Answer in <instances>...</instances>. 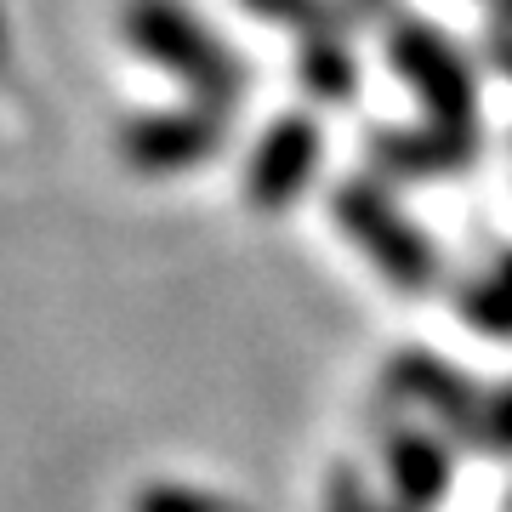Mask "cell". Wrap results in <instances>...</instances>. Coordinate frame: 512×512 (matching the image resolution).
<instances>
[{"mask_svg": "<svg viewBox=\"0 0 512 512\" xmlns=\"http://www.w3.org/2000/svg\"><path fill=\"white\" fill-rule=\"evenodd\" d=\"M120 29H126V46H137L148 63H160L171 80H183L188 92H194V103L234 109L239 97H245V63H239V52H228L183 0H126Z\"/></svg>", "mask_w": 512, "mask_h": 512, "instance_id": "obj_1", "label": "cell"}, {"mask_svg": "<svg viewBox=\"0 0 512 512\" xmlns=\"http://www.w3.org/2000/svg\"><path fill=\"white\" fill-rule=\"evenodd\" d=\"M330 211L342 222V234H348L399 291H427V285L439 279V251H433V239L421 234L416 222L404 217L376 183H365V177L342 183Z\"/></svg>", "mask_w": 512, "mask_h": 512, "instance_id": "obj_2", "label": "cell"}, {"mask_svg": "<svg viewBox=\"0 0 512 512\" xmlns=\"http://www.w3.org/2000/svg\"><path fill=\"white\" fill-rule=\"evenodd\" d=\"M387 57H393V69H399L404 86L421 97V109H427L433 126L473 137V114H478L473 69H467V57H461L439 29H427L421 18L399 23V29L387 35Z\"/></svg>", "mask_w": 512, "mask_h": 512, "instance_id": "obj_3", "label": "cell"}, {"mask_svg": "<svg viewBox=\"0 0 512 512\" xmlns=\"http://www.w3.org/2000/svg\"><path fill=\"white\" fill-rule=\"evenodd\" d=\"M222 137H228V109H211V103L137 114L120 126V160L143 177H177L211 160Z\"/></svg>", "mask_w": 512, "mask_h": 512, "instance_id": "obj_4", "label": "cell"}, {"mask_svg": "<svg viewBox=\"0 0 512 512\" xmlns=\"http://www.w3.org/2000/svg\"><path fill=\"white\" fill-rule=\"evenodd\" d=\"M319 160H325V131L308 114H285L256 137L245 165V200L256 211H291V200L319 177Z\"/></svg>", "mask_w": 512, "mask_h": 512, "instance_id": "obj_5", "label": "cell"}, {"mask_svg": "<svg viewBox=\"0 0 512 512\" xmlns=\"http://www.w3.org/2000/svg\"><path fill=\"white\" fill-rule=\"evenodd\" d=\"M473 154V137L461 131H444V126H427V131H387L376 137V160L399 177H433V171H456L467 165Z\"/></svg>", "mask_w": 512, "mask_h": 512, "instance_id": "obj_6", "label": "cell"}, {"mask_svg": "<svg viewBox=\"0 0 512 512\" xmlns=\"http://www.w3.org/2000/svg\"><path fill=\"white\" fill-rule=\"evenodd\" d=\"M393 393H404V399H416V404H433L439 416L461 421V427H478V399L467 393V382L450 376V370H444L439 359H427V353H410V359L393 365Z\"/></svg>", "mask_w": 512, "mask_h": 512, "instance_id": "obj_7", "label": "cell"}, {"mask_svg": "<svg viewBox=\"0 0 512 512\" xmlns=\"http://www.w3.org/2000/svg\"><path fill=\"white\" fill-rule=\"evenodd\" d=\"M387 473H393V490L410 501V507H427L444 495V450L427 433H410L399 427L387 439Z\"/></svg>", "mask_w": 512, "mask_h": 512, "instance_id": "obj_8", "label": "cell"}, {"mask_svg": "<svg viewBox=\"0 0 512 512\" xmlns=\"http://www.w3.org/2000/svg\"><path fill=\"white\" fill-rule=\"evenodd\" d=\"M296 80H302V92L319 97V103H342V97L353 92L359 69H353L348 46L336 35H308L302 52H296Z\"/></svg>", "mask_w": 512, "mask_h": 512, "instance_id": "obj_9", "label": "cell"}, {"mask_svg": "<svg viewBox=\"0 0 512 512\" xmlns=\"http://www.w3.org/2000/svg\"><path fill=\"white\" fill-rule=\"evenodd\" d=\"M461 313H467L478 330H490V336H512V251L478 279L473 291L461 296Z\"/></svg>", "mask_w": 512, "mask_h": 512, "instance_id": "obj_10", "label": "cell"}, {"mask_svg": "<svg viewBox=\"0 0 512 512\" xmlns=\"http://www.w3.org/2000/svg\"><path fill=\"white\" fill-rule=\"evenodd\" d=\"M245 6L268 23H291V29H308V35H336V6L330 0H245Z\"/></svg>", "mask_w": 512, "mask_h": 512, "instance_id": "obj_11", "label": "cell"}, {"mask_svg": "<svg viewBox=\"0 0 512 512\" xmlns=\"http://www.w3.org/2000/svg\"><path fill=\"white\" fill-rule=\"evenodd\" d=\"M137 512H228L217 495L205 490H188V484H148L137 495Z\"/></svg>", "mask_w": 512, "mask_h": 512, "instance_id": "obj_12", "label": "cell"}, {"mask_svg": "<svg viewBox=\"0 0 512 512\" xmlns=\"http://www.w3.org/2000/svg\"><path fill=\"white\" fill-rule=\"evenodd\" d=\"M478 427L490 433V444L495 450H512V387L501 393V399L490 404V416H478Z\"/></svg>", "mask_w": 512, "mask_h": 512, "instance_id": "obj_13", "label": "cell"}, {"mask_svg": "<svg viewBox=\"0 0 512 512\" xmlns=\"http://www.w3.org/2000/svg\"><path fill=\"white\" fill-rule=\"evenodd\" d=\"M6 57H12V35H6V12H0V69H6Z\"/></svg>", "mask_w": 512, "mask_h": 512, "instance_id": "obj_14", "label": "cell"}, {"mask_svg": "<svg viewBox=\"0 0 512 512\" xmlns=\"http://www.w3.org/2000/svg\"><path fill=\"white\" fill-rule=\"evenodd\" d=\"M365 6H387V0H365Z\"/></svg>", "mask_w": 512, "mask_h": 512, "instance_id": "obj_15", "label": "cell"}]
</instances>
